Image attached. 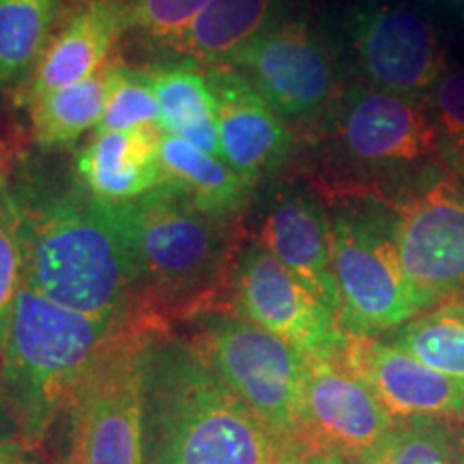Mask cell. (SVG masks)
<instances>
[{
	"instance_id": "obj_23",
	"label": "cell",
	"mask_w": 464,
	"mask_h": 464,
	"mask_svg": "<svg viewBox=\"0 0 464 464\" xmlns=\"http://www.w3.org/2000/svg\"><path fill=\"white\" fill-rule=\"evenodd\" d=\"M112 78L114 61L110 58L100 72L86 78L84 82L28 102L34 142L45 150L65 149L91 127L100 125L112 89Z\"/></svg>"
},
{
	"instance_id": "obj_4",
	"label": "cell",
	"mask_w": 464,
	"mask_h": 464,
	"mask_svg": "<svg viewBox=\"0 0 464 464\" xmlns=\"http://www.w3.org/2000/svg\"><path fill=\"white\" fill-rule=\"evenodd\" d=\"M133 329L153 327L91 318L22 284L0 348V387L17 434L39 448L92 370Z\"/></svg>"
},
{
	"instance_id": "obj_2",
	"label": "cell",
	"mask_w": 464,
	"mask_h": 464,
	"mask_svg": "<svg viewBox=\"0 0 464 464\" xmlns=\"http://www.w3.org/2000/svg\"><path fill=\"white\" fill-rule=\"evenodd\" d=\"M144 464H277L288 440L258 420L189 340L142 346Z\"/></svg>"
},
{
	"instance_id": "obj_28",
	"label": "cell",
	"mask_w": 464,
	"mask_h": 464,
	"mask_svg": "<svg viewBox=\"0 0 464 464\" xmlns=\"http://www.w3.org/2000/svg\"><path fill=\"white\" fill-rule=\"evenodd\" d=\"M5 183L0 185V348L7 338L11 314L22 288L20 243H17L14 208L9 205Z\"/></svg>"
},
{
	"instance_id": "obj_20",
	"label": "cell",
	"mask_w": 464,
	"mask_h": 464,
	"mask_svg": "<svg viewBox=\"0 0 464 464\" xmlns=\"http://www.w3.org/2000/svg\"><path fill=\"white\" fill-rule=\"evenodd\" d=\"M142 69L160 103V127L208 155L222 158L216 123V103L208 91L205 67L177 58Z\"/></svg>"
},
{
	"instance_id": "obj_34",
	"label": "cell",
	"mask_w": 464,
	"mask_h": 464,
	"mask_svg": "<svg viewBox=\"0 0 464 464\" xmlns=\"http://www.w3.org/2000/svg\"><path fill=\"white\" fill-rule=\"evenodd\" d=\"M7 166H9L7 149H5L3 142H0V177H5V174H7Z\"/></svg>"
},
{
	"instance_id": "obj_30",
	"label": "cell",
	"mask_w": 464,
	"mask_h": 464,
	"mask_svg": "<svg viewBox=\"0 0 464 464\" xmlns=\"http://www.w3.org/2000/svg\"><path fill=\"white\" fill-rule=\"evenodd\" d=\"M277 464H348L340 454L324 450L304 437L290 439Z\"/></svg>"
},
{
	"instance_id": "obj_17",
	"label": "cell",
	"mask_w": 464,
	"mask_h": 464,
	"mask_svg": "<svg viewBox=\"0 0 464 464\" xmlns=\"http://www.w3.org/2000/svg\"><path fill=\"white\" fill-rule=\"evenodd\" d=\"M123 37V0H73L33 78L22 89L24 102L84 82L106 65Z\"/></svg>"
},
{
	"instance_id": "obj_8",
	"label": "cell",
	"mask_w": 464,
	"mask_h": 464,
	"mask_svg": "<svg viewBox=\"0 0 464 464\" xmlns=\"http://www.w3.org/2000/svg\"><path fill=\"white\" fill-rule=\"evenodd\" d=\"M342 56L362 84L426 97L448 69V52L426 17L396 0H363L340 22Z\"/></svg>"
},
{
	"instance_id": "obj_3",
	"label": "cell",
	"mask_w": 464,
	"mask_h": 464,
	"mask_svg": "<svg viewBox=\"0 0 464 464\" xmlns=\"http://www.w3.org/2000/svg\"><path fill=\"white\" fill-rule=\"evenodd\" d=\"M112 207L136 280L138 310L166 332L174 318L216 312L237 256L235 218L200 211L164 183Z\"/></svg>"
},
{
	"instance_id": "obj_24",
	"label": "cell",
	"mask_w": 464,
	"mask_h": 464,
	"mask_svg": "<svg viewBox=\"0 0 464 464\" xmlns=\"http://www.w3.org/2000/svg\"><path fill=\"white\" fill-rule=\"evenodd\" d=\"M428 368L464 382V295H454L385 335Z\"/></svg>"
},
{
	"instance_id": "obj_26",
	"label": "cell",
	"mask_w": 464,
	"mask_h": 464,
	"mask_svg": "<svg viewBox=\"0 0 464 464\" xmlns=\"http://www.w3.org/2000/svg\"><path fill=\"white\" fill-rule=\"evenodd\" d=\"M140 127H160L158 97L142 69H131L114 61L112 89L95 133L131 131Z\"/></svg>"
},
{
	"instance_id": "obj_29",
	"label": "cell",
	"mask_w": 464,
	"mask_h": 464,
	"mask_svg": "<svg viewBox=\"0 0 464 464\" xmlns=\"http://www.w3.org/2000/svg\"><path fill=\"white\" fill-rule=\"evenodd\" d=\"M426 97L443 147L464 142V69H445Z\"/></svg>"
},
{
	"instance_id": "obj_13",
	"label": "cell",
	"mask_w": 464,
	"mask_h": 464,
	"mask_svg": "<svg viewBox=\"0 0 464 464\" xmlns=\"http://www.w3.org/2000/svg\"><path fill=\"white\" fill-rule=\"evenodd\" d=\"M396 423L340 357H307L304 430L299 437L362 464Z\"/></svg>"
},
{
	"instance_id": "obj_31",
	"label": "cell",
	"mask_w": 464,
	"mask_h": 464,
	"mask_svg": "<svg viewBox=\"0 0 464 464\" xmlns=\"http://www.w3.org/2000/svg\"><path fill=\"white\" fill-rule=\"evenodd\" d=\"M0 464H44V460L37 448L20 434H5L0 437Z\"/></svg>"
},
{
	"instance_id": "obj_35",
	"label": "cell",
	"mask_w": 464,
	"mask_h": 464,
	"mask_svg": "<svg viewBox=\"0 0 464 464\" xmlns=\"http://www.w3.org/2000/svg\"><path fill=\"white\" fill-rule=\"evenodd\" d=\"M445 3L454 5V7H458V9H464V0H445Z\"/></svg>"
},
{
	"instance_id": "obj_15",
	"label": "cell",
	"mask_w": 464,
	"mask_h": 464,
	"mask_svg": "<svg viewBox=\"0 0 464 464\" xmlns=\"http://www.w3.org/2000/svg\"><path fill=\"white\" fill-rule=\"evenodd\" d=\"M205 78L216 103L222 160L252 185L277 177L295 153L286 121L237 69L208 65Z\"/></svg>"
},
{
	"instance_id": "obj_10",
	"label": "cell",
	"mask_w": 464,
	"mask_h": 464,
	"mask_svg": "<svg viewBox=\"0 0 464 464\" xmlns=\"http://www.w3.org/2000/svg\"><path fill=\"white\" fill-rule=\"evenodd\" d=\"M153 329H133L116 344L67 411L65 464H144L142 346Z\"/></svg>"
},
{
	"instance_id": "obj_18",
	"label": "cell",
	"mask_w": 464,
	"mask_h": 464,
	"mask_svg": "<svg viewBox=\"0 0 464 464\" xmlns=\"http://www.w3.org/2000/svg\"><path fill=\"white\" fill-rule=\"evenodd\" d=\"M160 127L95 133L80 150L73 174L97 200L123 205L164 185L160 161Z\"/></svg>"
},
{
	"instance_id": "obj_25",
	"label": "cell",
	"mask_w": 464,
	"mask_h": 464,
	"mask_svg": "<svg viewBox=\"0 0 464 464\" xmlns=\"http://www.w3.org/2000/svg\"><path fill=\"white\" fill-rule=\"evenodd\" d=\"M456 426L443 420L398 421L362 464H458L462 437Z\"/></svg>"
},
{
	"instance_id": "obj_7",
	"label": "cell",
	"mask_w": 464,
	"mask_h": 464,
	"mask_svg": "<svg viewBox=\"0 0 464 464\" xmlns=\"http://www.w3.org/2000/svg\"><path fill=\"white\" fill-rule=\"evenodd\" d=\"M323 131L348 166L372 174H398L423 166L440 149L426 97L353 84L327 110Z\"/></svg>"
},
{
	"instance_id": "obj_9",
	"label": "cell",
	"mask_w": 464,
	"mask_h": 464,
	"mask_svg": "<svg viewBox=\"0 0 464 464\" xmlns=\"http://www.w3.org/2000/svg\"><path fill=\"white\" fill-rule=\"evenodd\" d=\"M404 274L428 304L464 290V185L434 168L387 198Z\"/></svg>"
},
{
	"instance_id": "obj_12",
	"label": "cell",
	"mask_w": 464,
	"mask_h": 464,
	"mask_svg": "<svg viewBox=\"0 0 464 464\" xmlns=\"http://www.w3.org/2000/svg\"><path fill=\"white\" fill-rule=\"evenodd\" d=\"M226 299L232 314L305 357H338L346 342L334 312L258 241L237 249Z\"/></svg>"
},
{
	"instance_id": "obj_32",
	"label": "cell",
	"mask_w": 464,
	"mask_h": 464,
	"mask_svg": "<svg viewBox=\"0 0 464 464\" xmlns=\"http://www.w3.org/2000/svg\"><path fill=\"white\" fill-rule=\"evenodd\" d=\"M443 149H445V160H448L451 170L464 177V142L450 144V147H443Z\"/></svg>"
},
{
	"instance_id": "obj_19",
	"label": "cell",
	"mask_w": 464,
	"mask_h": 464,
	"mask_svg": "<svg viewBox=\"0 0 464 464\" xmlns=\"http://www.w3.org/2000/svg\"><path fill=\"white\" fill-rule=\"evenodd\" d=\"M282 15V0H208L188 31L161 52L200 67L219 65Z\"/></svg>"
},
{
	"instance_id": "obj_33",
	"label": "cell",
	"mask_w": 464,
	"mask_h": 464,
	"mask_svg": "<svg viewBox=\"0 0 464 464\" xmlns=\"http://www.w3.org/2000/svg\"><path fill=\"white\" fill-rule=\"evenodd\" d=\"M5 434H17V428L14 417H11L7 400H5L3 387H0V437H5Z\"/></svg>"
},
{
	"instance_id": "obj_6",
	"label": "cell",
	"mask_w": 464,
	"mask_h": 464,
	"mask_svg": "<svg viewBox=\"0 0 464 464\" xmlns=\"http://www.w3.org/2000/svg\"><path fill=\"white\" fill-rule=\"evenodd\" d=\"M189 342L243 404L282 439L304 430L307 357L228 312L191 318Z\"/></svg>"
},
{
	"instance_id": "obj_27",
	"label": "cell",
	"mask_w": 464,
	"mask_h": 464,
	"mask_svg": "<svg viewBox=\"0 0 464 464\" xmlns=\"http://www.w3.org/2000/svg\"><path fill=\"white\" fill-rule=\"evenodd\" d=\"M125 34L147 48L164 50L191 26L208 0H123Z\"/></svg>"
},
{
	"instance_id": "obj_11",
	"label": "cell",
	"mask_w": 464,
	"mask_h": 464,
	"mask_svg": "<svg viewBox=\"0 0 464 464\" xmlns=\"http://www.w3.org/2000/svg\"><path fill=\"white\" fill-rule=\"evenodd\" d=\"M219 65L237 69L284 121L295 123L324 114L342 92L334 48L301 17L282 15Z\"/></svg>"
},
{
	"instance_id": "obj_22",
	"label": "cell",
	"mask_w": 464,
	"mask_h": 464,
	"mask_svg": "<svg viewBox=\"0 0 464 464\" xmlns=\"http://www.w3.org/2000/svg\"><path fill=\"white\" fill-rule=\"evenodd\" d=\"M65 7L67 0H0V91L28 84Z\"/></svg>"
},
{
	"instance_id": "obj_21",
	"label": "cell",
	"mask_w": 464,
	"mask_h": 464,
	"mask_svg": "<svg viewBox=\"0 0 464 464\" xmlns=\"http://www.w3.org/2000/svg\"><path fill=\"white\" fill-rule=\"evenodd\" d=\"M160 161L164 183L211 216L237 218L252 200V189L256 188L222 158L208 155L170 133L161 136Z\"/></svg>"
},
{
	"instance_id": "obj_16",
	"label": "cell",
	"mask_w": 464,
	"mask_h": 464,
	"mask_svg": "<svg viewBox=\"0 0 464 464\" xmlns=\"http://www.w3.org/2000/svg\"><path fill=\"white\" fill-rule=\"evenodd\" d=\"M258 243L293 271L340 323L332 219L321 200L297 188L277 189L263 213Z\"/></svg>"
},
{
	"instance_id": "obj_14",
	"label": "cell",
	"mask_w": 464,
	"mask_h": 464,
	"mask_svg": "<svg viewBox=\"0 0 464 464\" xmlns=\"http://www.w3.org/2000/svg\"><path fill=\"white\" fill-rule=\"evenodd\" d=\"M338 357L396 421H464V382L428 368L385 338L346 335Z\"/></svg>"
},
{
	"instance_id": "obj_37",
	"label": "cell",
	"mask_w": 464,
	"mask_h": 464,
	"mask_svg": "<svg viewBox=\"0 0 464 464\" xmlns=\"http://www.w3.org/2000/svg\"><path fill=\"white\" fill-rule=\"evenodd\" d=\"M348 464H353V462H348Z\"/></svg>"
},
{
	"instance_id": "obj_1",
	"label": "cell",
	"mask_w": 464,
	"mask_h": 464,
	"mask_svg": "<svg viewBox=\"0 0 464 464\" xmlns=\"http://www.w3.org/2000/svg\"><path fill=\"white\" fill-rule=\"evenodd\" d=\"M5 189L24 286L91 318L153 327L138 310L136 280L112 207L97 200L75 174L61 177L42 166H22Z\"/></svg>"
},
{
	"instance_id": "obj_36",
	"label": "cell",
	"mask_w": 464,
	"mask_h": 464,
	"mask_svg": "<svg viewBox=\"0 0 464 464\" xmlns=\"http://www.w3.org/2000/svg\"><path fill=\"white\" fill-rule=\"evenodd\" d=\"M5 179H7V174H5V177H0V185H3V183H5Z\"/></svg>"
},
{
	"instance_id": "obj_5",
	"label": "cell",
	"mask_w": 464,
	"mask_h": 464,
	"mask_svg": "<svg viewBox=\"0 0 464 464\" xmlns=\"http://www.w3.org/2000/svg\"><path fill=\"white\" fill-rule=\"evenodd\" d=\"M329 219L342 332L379 338L430 307L404 274L390 207L346 196Z\"/></svg>"
}]
</instances>
